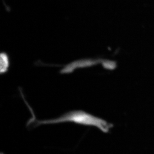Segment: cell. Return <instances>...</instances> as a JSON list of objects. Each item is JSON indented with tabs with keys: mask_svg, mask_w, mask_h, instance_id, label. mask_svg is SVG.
I'll return each mask as SVG.
<instances>
[{
	"mask_svg": "<svg viewBox=\"0 0 154 154\" xmlns=\"http://www.w3.org/2000/svg\"><path fill=\"white\" fill-rule=\"evenodd\" d=\"M65 122L74 123L83 126L95 127L104 133H108L113 126L112 124L103 119L80 110L70 111L57 118L49 120H39L36 119L34 121L33 125L34 128H36L42 125Z\"/></svg>",
	"mask_w": 154,
	"mask_h": 154,
	"instance_id": "cell-1",
	"label": "cell"
},
{
	"mask_svg": "<svg viewBox=\"0 0 154 154\" xmlns=\"http://www.w3.org/2000/svg\"><path fill=\"white\" fill-rule=\"evenodd\" d=\"M10 66V60L8 54L5 52H2L0 54V73L5 74L8 70Z\"/></svg>",
	"mask_w": 154,
	"mask_h": 154,
	"instance_id": "cell-3",
	"label": "cell"
},
{
	"mask_svg": "<svg viewBox=\"0 0 154 154\" xmlns=\"http://www.w3.org/2000/svg\"><path fill=\"white\" fill-rule=\"evenodd\" d=\"M103 60L82 59L73 61L65 65L60 71L61 74H68L72 72L76 69L84 68L103 63Z\"/></svg>",
	"mask_w": 154,
	"mask_h": 154,
	"instance_id": "cell-2",
	"label": "cell"
}]
</instances>
